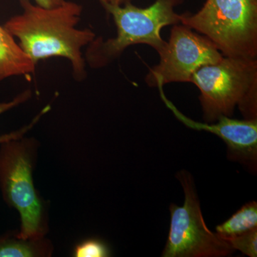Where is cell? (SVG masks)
Masks as SVG:
<instances>
[{
  "label": "cell",
  "mask_w": 257,
  "mask_h": 257,
  "mask_svg": "<svg viewBox=\"0 0 257 257\" xmlns=\"http://www.w3.org/2000/svg\"><path fill=\"white\" fill-rule=\"evenodd\" d=\"M20 4L23 13L10 18L3 26L18 39L34 63L63 57L70 62L75 79L85 78L87 62L82 49L95 40L96 35L90 29L77 28L82 5L65 1L57 8H45L30 0H20Z\"/></svg>",
  "instance_id": "cell-1"
},
{
  "label": "cell",
  "mask_w": 257,
  "mask_h": 257,
  "mask_svg": "<svg viewBox=\"0 0 257 257\" xmlns=\"http://www.w3.org/2000/svg\"><path fill=\"white\" fill-rule=\"evenodd\" d=\"M53 251V244L46 236L25 239L18 231L0 236V257H50Z\"/></svg>",
  "instance_id": "cell-10"
},
{
  "label": "cell",
  "mask_w": 257,
  "mask_h": 257,
  "mask_svg": "<svg viewBox=\"0 0 257 257\" xmlns=\"http://www.w3.org/2000/svg\"><path fill=\"white\" fill-rule=\"evenodd\" d=\"M160 92L165 104L184 124L194 130L214 134L226 144L228 158L239 162L250 172H256L257 119H236L231 116H222L215 122H197L182 114L167 99L164 92Z\"/></svg>",
  "instance_id": "cell-8"
},
{
  "label": "cell",
  "mask_w": 257,
  "mask_h": 257,
  "mask_svg": "<svg viewBox=\"0 0 257 257\" xmlns=\"http://www.w3.org/2000/svg\"><path fill=\"white\" fill-rule=\"evenodd\" d=\"M191 83L200 91L205 123L232 116L236 106L243 119H257L256 59L224 56L219 62L197 69Z\"/></svg>",
  "instance_id": "cell-4"
},
{
  "label": "cell",
  "mask_w": 257,
  "mask_h": 257,
  "mask_svg": "<svg viewBox=\"0 0 257 257\" xmlns=\"http://www.w3.org/2000/svg\"><path fill=\"white\" fill-rule=\"evenodd\" d=\"M160 57V63L145 77L147 85L158 89L169 83L191 82L197 69L219 62L224 56L207 37L179 23L173 25Z\"/></svg>",
  "instance_id": "cell-7"
},
{
  "label": "cell",
  "mask_w": 257,
  "mask_h": 257,
  "mask_svg": "<svg viewBox=\"0 0 257 257\" xmlns=\"http://www.w3.org/2000/svg\"><path fill=\"white\" fill-rule=\"evenodd\" d=\"M74 257H108L111 256L109 245L97 237H89L79 241L72 250Z\"/></svg>",
  "instance_id": "cell-13"
},
{
  "label": "cell",
  "mask_w": 257,
  "mask_h": 257,
  "mask_svg": "<svg viewBox=\"0 0 257 257\" xmlns=\"http://www.w3.org/2000/svg\"><path fill=\"white\" fill-rule=\"evenodd\" d=\"M184 189L183 206L170 207V226L163 257H224L234 250L207 227L192 175L186 170L177 175Z\"/></svg>",
  "instance_id": "cell-6"
},
{
  "label": "cell",
  "mask_w": 257,
  "mask_h": 257,
  "mask_svg": "<svg viewBox=\"0 0 257 257\" xmlns=\"http://www.w3.org/2000/svg\"><path fill=\"white\" fill-rule=\"evenodd\" d=\"M40 144L34 138H20L0 145V189L3 199L20 214L19 236H46L49 231V203L34 183Z\"/></svg>",
  "instance_id": "cell-3"
},
{
  "label": "cell",
  "mask_w": 257,
  "mask_h": 257,
  "mask_svg": "<svg viewBox=\"0 0 257 257\" xmlns=\"http://www.w3.org/2000/svg\"><path fill=\"white\" fill-rule=\"evenodd\" d=\"M35 4L45 8H55L63 5L65 0H35Z\"/></svg>",
  "instance_id": "cell-15"
},
{
  "label": "cell",
  "mask_w": 257,
  "mask_h": 257,
  "mask_svg": "<svg viewBox=\"0 0 257 257\" xmlns=\"http://www.w3.org/2000/svg\"><path fill=\"white\" fill-rule=\"evenodd\" d=\"M257 228V202L246 203L229 219L217 225L216 233L220 237H232Z\"/></svg>",
  "instance_id": "cell-11"
},
{
  "label": "cell",
  "mask_w": 257,
  "mask_h": 257,
  "mask_svg": "<svg viewBox=\"0 0 257 257\" xmlns=\"http://www.w3.org/2000/svg\"><path fill=\"white\" fill-rule=\"evenodd\" d=\"M181 24L202 34L225 57L256 59L257 0H207Z\"/></svg>",
  "instance_id": "cell-5"
},
{
  "label": "cell",
  "mask_w": 257,
  "mask_h": 257,
  "mask_svg": "<svg viewBox=\"0 0 257 257\" xmlns=\"http://www.w3.org/2000/svg\"><path fill=\"white\" fill-rule=\"evenodd\" d=\"M35 69L36 64L15 37L0 25V82L11 77L30 75Z\"/></svg>",
  "instance_id": "cell-9"
},
{
  "label": "cell",
  "mask_w": 257,
  "mask_h": 257,
  "mask_svg": "<svg viewBox=\"0 0 257 257\" xmlns=\"http://www.w3.org/2000/svg\"><path fill=\"white\" fill-rule=\"evenodd\" d=\"M31 96L32 91L30 89H26V90L22 92L21 94H18L13 100L7 101V102L0 103V114H3L5 111L10 110V109H13V108L16 107V106L26 102L27 101H28L31 98ZM50 110L51 106L47 105L32 119L30 124L23 126V128H20V130H17V131L0 136V145L2 143H5V142L23 138L25 134L28 133L30 130H31L38 123V121L42 119V116L46 114L47 113H48Z\"/></svg>",
  "instance_id": "cell-12"
},
{
  "label": "cell",
  "mask_w": 257,
  "mask_h": 257,
  "mask_svg": "<svg viewBox=\"0 0 257 257\" xmlns=\"http://www.w3.org/2000/svg\"><path fill=\"white\" fill-rule=\"evenodd\" d=\"M101 5L109 4L114 5H121L124 4L126 0H99Z\"/></svg>",
  "instance_id": "cell-16"
},
{
  "label": "cell",
  "mask_w": 257,
  "mask_h": 257,
  "mask_svg": "<svg viewBox=\"0 0 257 257\" xmlns=\"http://www.w3.org/2000/svg\"><path fill=\"white\" fill-rule=\"evenodd\" d=\"M231 247L249 257L257 256V228L232 237L224 238Z\"/></svg>",
  "instance_id": "cell-14"
},
{
  "label": "cell",
  "mask_w": 257,
  "mask_h": 257,
  "mask_svg": "<svg viewBox=\"0 0 257 257\" xmlns=\"http://www.w3.org/2000/svg\"><path fill=\"white\" fill-rule=\"evenodd\" d=\"M184 0H156L147 8H139L126 0L124 4L101 5L112 17L116 35L104 40L102 37L88 45L86 62L92 68H101L114 62L126 48L135 45L152 47L160 55L167 42L161 37L165 27L180 23L182 15L175 8Z\"/></svg>",
  "instance_id": "cell-2"
}]
</instances>
